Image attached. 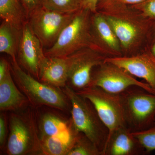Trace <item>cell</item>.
Here are the masks:
<instances>
[{"label":"cell","instance_id":"4316f807","mask_svg":"<svg viewBox=\"0 0 155 155\" xmlns=\"http://www.w3.org/2000/svg\"><path fill=\"white\" fill-rule=\"evenodd\" d=\"M11 70V64L5 58L2 57L0 59V81L2 80Z\"/></svg>","mask_w":155,"mask_h":155},{"label":"cell","instance_id":"30bf717a","mask_svg":"<svg viewBox=\"0 0 155 155\" xmlns=\"http://www.w3.org/2000/svg\"><path fill=\"white\" fill-rule=\"evenodd\" d=\"M108 58L104 54L90 48L82 49L67 57V85L75 91L89 86L94 69Z\"/></svg>","mask_w":155,"mask_h":155},{"label":"cell","instance_id":"603a6c76","mask_svg":"<svg viewBox=\"0 0 155 155\" xmlns=\"http://www.w3.org/2000/svg\"><path fill=\"white\" fill-rule=\"evenodd\" d=\"M132 133L141 143L147 154L155 150V123L146 130Z\"/></svg>","mask_w":155,"mask_h":155},{"label":"cell","instance_id":"277c9868","mask_svg":"<svg viewBox=\"0 0 155 155\" xmlns=\"http://www.w3.org/2000/svg\"><path fill=\"white\" fill-rule=\"evenodd\" d=\"M92 14L89 10L83 8L75 12L55 43L44 50L46 57L66 58L72 53L87 48L102 53L95 44L92 35Z\"/></svg>","mask_w":155,"mask_h":155},{"label":"cell","instance_id":"4dcf8cb0","mask_svg":"<svg viewBox=\"0 0 155 155\" xmlns=\"http://www.w3.org/2000/svg\"><path fill=\"white\" fill-rule=\"evenodd\" d=\"M155 42V35L154 38V42Z\"/></svg>","mask_w":155,"mask_h":155},{"label":"cell","instance_id":"484cf974","mask_svg":"<svg viewBox=\"0 0 155 155\" xmlns=\"http://www.w3.org/2000/svg\"><path fill=\"white\" fill-rule=\"evenodd\" d=\"M24 9L27 18L34 11L41 7V0H19Z\"/></svg>","mask_w":155,"mask_h":155},{"label":"cell","instance_id":"7402d4cb","mask_svg":"<svg viewBox=\"0 0 155 155\" xmlns=\"http://www.w3.org/2000/svg\"><path fill=\"white\" fill-rule=\"evenodd\" d=\"M42 5L51 11L72 14L81 9V0H41Z\"/></svg>","mask_w":155,"mask_h":155},{"label":"cell","instance_id":"f546056e","mask_svg":"<svg viewBox=\"0 0 155 155\" xmlns=\"http://www.w3.org/2000/svg\"><path fill=\"white\" fill-rule=\"evenodd\" d=\"M150 51L151 53H152L153 54L155 57V42H154L152 46Z\"/></svg>","mask_w":155,"mask_h":155},{"label":"cell","instance_id":"3957f363","mask_svg":"<svg viewBox=\"0 0 155 155\" xmlns=\"http://www.w3.org/2000/svg\"><path fill=\"white\" fill-rule=\"evenodd\" d=\"M9 133L4 153L8 155L41 154L36 111L31 106L8 116Z\"/></svg>","mask_w":155,"mask_h":155},{"label":"cell","instance_id":"2e32d148","mask_svg":"<svg viewBox=\"0 0 155 155\" xmlns=\"http://www.w3.org/2000/svg\"><path fill=\"white\" fill-rule=\"evenodd\" d=\"M29 101L14 81L11 70L0 81V110L19 112L30 107Z\"/></svg>","mask_w":155,"mask_h":155},{"label":"cell","instance_id":"d6986e66","mask_svg":"<svg viewBox=\"0 0 155 155\" xmlns=\"http://www.w3.org/2000/svg\"><path fill=\"white\" fill-rule=\"evenodd\" d=\"M0 17L20 29L27 20L19 0H0Z\"/></svg>","mask_w":155,"mask_h":155},{"label":"cell","instance_id":"ffe728a7","mask_svg":"<svg viewBox=\"0 0 155 155\" xmlns=\"http://www.w3.org/2000/svg\"><path fill=\"white\" fill-rule=\"evenodd\" d=\"M40 139L41 155H67L75 140L67 141L57 137H43Z\"/></svg>","mask_w":155,"mask_h":155},{"label":"cell","instance_id":"4fadbf2b","mask_svg":"<svg viewBox=\"0 0 155 155\" xmlns=\"http://www.w3.org/2000/svg\"><path fill=\"white\" fill-rule=\"evenodd\" d=\"M105 61L116 64L134 77L143 79L155 94V57L150 50L132 55L108 58Z\"/></svg>","mask_w":155,"mask_h":155},{"label":"cell","instance_id":"9a60e30c","mask_svg":"<svg viewBox=\"0 0 155 155\" xmlns=\"http://www.w3.org/2000/svg\"><path fill=\"white\" fill-rule=\"evenodd\" d=\"M147 154L143 147L127 127L116 129L109 134L104 155Z\"/></svg>","mask_w":155,"mask_h":155},{"label":"cell","instance_id":"52a82bcc","mask_svg":"<svg viewBox=\"0 0 155 155\" xmlns=\"http://www.w3.org/2000/svg\"><path fill=\"white\" fill-rule=\"evenodd\" d=\"M76 92L91 102L109 129V134L120 127H127L119 94L110 93L95 86Z\"/></svg>","mask_w":155,"mask_h":155},{"label":"cell","instance_id":"7a4b0ae2","mask_svg":"<svg viewBox=\"0 0 155 155\" xmlns=\"http://www.w3.org/2000/svg\"><path fill=\"white\" fill-rule=\"evenodd\" d=\"M11 65L15 83L28 98L32 107L36 109L45 107L70 113L71 104L62 89L38 80L23 70L17 60H11Z\"/></svg>","mask_w":155,"mask_h":155},{"label":"cell","instance_id":"ac0fdd59","mask_svg":"<svg viewBox=\"0 0 155 155\" xmlns=\"http://www.w3.org/2000/svg\"><path fill=\"white\" fill-rule=\"evenodd\" d=\"M22 35V29L3 20L0 26V52L17 60V53Z\"/></svg>","mask_w":155,"mask_h":155},{"label":"cell","instance_id":"d4e9b609","mask_svg":"<svg viewBox=\"0 0 155 155\" xmlns=\"http://www.w3.org/2000/svg\"><path fill=\"white\" fill-rule=\"evenodd\" d=\"M132 8L148 19H155V0H147L144 2L131 5Z\"/></svg>","mask_w":155,"mask_h":155},{"label":"cell","instance_id":"44dd1931","mask_svg":"<svg viewBox=\"0 0 155 155\" xmlns=\"http://www.w3.org/2000/svg\"><path fill=\"white\" fill-rule=\"evenodd\" d=\"M67 155H103V153L88 137L79 132Z\"/></svg>","mask_w":155,"mask_h":155},{"label":"cell","instance_id":"83f0119b","mask_svg":"<svg viewBox=\"0 0 155 155\" xmlns=\"http://www.w3.org/2000/svg\"><path fill=\"white\" fill-rule=\"evenodd\" d=\"M101 0H81V8L89 10L92 13L97 12L98 4Z\"/></svg>","mask_w":155,"mask_h":155},{"label":"cell","instance_id":"cb8c5ba5","mask_svg":"<svg viewBox=\"0 0 155 155\" xmlns=\"http://www.w3.org/2000/svg\"><path fill=\"white\" fill-rule=\"evenodd\" d=\"M9 133L8 116L7 112L1 111L0 114V149L4 153Z\"/></svg>","mask_w":155,"mask_h":155},{"label":"cell","instance_id":"8fae6325","mask_svg":"<svg viewBox=\"0 0 155 155\" xmlns=\"http://www.w3.org/2000/svg\"><path fill=\"white\" fill-rule=\"evenodd\" d=\"M41 107L35 109L39 137H57L67 141L75 139L79 133L71 117L67 119L56 109Z\"/></svg>","mask_w":155,"mask_h":155},{"label":"cell","instance_id":"ba28073f","mask_svg":"<svg viewBox=\"0 0 155 155\" xmlns=\"http://www.w3.org/2000/svg\"><path fill=\"white\" fill-rule=\"evenodd\" d=\"M75 14L60 13L42 6L28 16L27 21L43 48L47 49L55 43Z\"/></svg>","mask_w":155,"mask_h":155},{"label":"cell","instance_id":"7c38bea8","mask_svg":"<svg viewBox=\"0 0 155 155\" xmlns=\"http://www.w3.org/2000/svg\"><path fill=\"white\" fill-rule=\"evenodd\" d=\"M43 48L40 41L26 21L22 28V37L17 53V61L25 71L38 80L40 65L46 57Z\"/></svg>","mask_w":155,"mask_h":155},{"label":"cell","instance_id":"6da1fadb","mask_svg":"<svg viewBox=\"0 0 155 155\" xmlns=\"http://www.w3.org/2000/svg\"><path fill=\"white\" fill-rule=\"evenodd\" d=\"M97 11L110 25L121 47L126 51L137 45L147 35L154 20L143 17L130 6L101 0Z\"/></svg>","mask_w":155,"mask_h":155},{"label":"cell","instance_id":"e0dca14e","mask_svg":"<svg viewBox=\"0 0 155 155\" xmlns=\"http://www.w3.org/2000/svg\"><path fill=\"white\" fill-rule=\"evenodd\" d=\"M68 80L67 57H45L41 61L39 70L40 81L62 89L67 85Z\"/></svg>","mask_w":155,"mask_h":155},{"label":"cell","instance_id":"5b68a950","mask_svg":"<svg viewBox=\"0 0 155 155\" xmlns=\"http://www.w3.org/2000/svg\"><path fill=\"white\" fill-rule=\"evenodd\" d=\"M62 89L71 104V118L75 128L88 137L104 155L109 130L94 106L67 84Z\"/></svg>","mask_w":155,"mask_h":155},{"label":"cell","instance_id":"9c48e42d","mask_svg":"<svg viewBox=\"0 0 155 155\" xmlns=\"http://www.w3.org/2000/svg\"><path fill=\"white\" fill-rule=\"evenodd\" d=\"M133 86L140 87L155 94L145 82L137 80L122 67L104 61L94 69L89 86L97 87L110 93L120 94Z\"/></svg>","mask_w":155,"mask_h":155},{"label":"cell","instance_id":"f1b7e54d","mask_svg":"<svg viewBox=\"0 0 155 155\" xmlns=\"http://www.w3.org/2000/svg\"><path fill=\"white\" fill-rule=\"evenodd\" d=\"M111 2L126 5H134L140 3L144 2L147 0H106Z\"/></svg>","mask_w":155,"mask_h":155},{"label":"cell","instance_id":"8992f818","mask_svg":"<svg viewBox=\"0 0 155 155\" xmlns=\"http://www.w3.org/2000/svg\"><path fill=\"white\" fill-rule=\"evenodd\" d=\"M119 95L126 125L131 132L146 130L155 124V94L133 86Z\"/></svg>","mask_w":155,"mask_h":155},{"label":"cell","instance_id":"5bb4252c","mask_svg":"<svg viewBox=\"0 0 155 155\" xmlns=\"http://www.w3.org/2000/svg\"><path fill=\"white\" fill-rule=\"evenodd\" d=\"M91 30L95 44L102 53L109 58L122 56L118 38L103 14L99 11L92 14Z\"/></svg>","mask_w":155,"mask_h":155}]
</instances>
